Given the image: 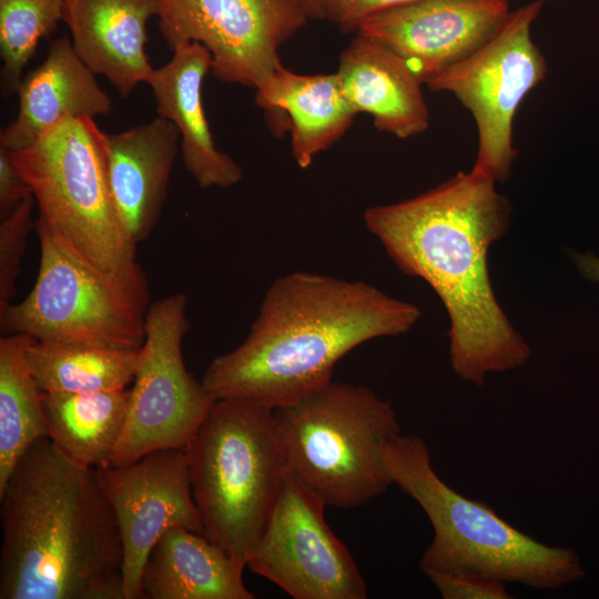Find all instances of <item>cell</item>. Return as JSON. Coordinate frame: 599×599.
<instances>
[{"mask_svg": "<svg viewBox=\"0 0 599 599\" xmlns=\"http://www.w3.org/2000/svg\"><path fill=\"white\" fill-rule=\"evenodd\" d=\"M510 215L496 181L469 171L363 216L394 263L437 293L450 321L451 366L477 386L489 373L525 365L531 354L499 305L488 272V251L507 232Z\"/></svg>", "mask_w": 599, "mask_h": 599, "instance_id": "6da1fadb", "label": "cell"}, {"mask_svg": "<svg viewBox=\"0 0 599 599\" xmlns=\"http://www.w3.org/2000/svg\"><path fill=\"white\" fill-rule=\"evenodd\" d=\"M419 318L416 305L363 281L293 272L272 283L247 337L214 358L202 383L215 399L275 409L329 383L353 348L404 334Z\"/></svg>", "mask_w": 599, "mask_h": 599, "instance_id": "7a4b0ae2", "label": "cell"}, {"mask_svg": "<svg viewBox=\"0 0 599 599\" xmlns=\"http://www.w3.org/2000/svg\"><path fill=\"white\" fill-rule=\"evenodd\" d=\"M0 502V599H124L122 538L94 468L41 437Z\"/></svg>", "mask_w": 599, "mask_h": 599, "instance_id": "3957f363", "label": "cell"}, {"mask_svg": "<svg viewBox=\"0 0 599 599\" xmlns=\"http://www.w3.org/2000/svg\"><path fill=\"white\" fill-rule=\"evenodd\" d=\"M384 458L393 484L419 504L434 529L420 560L425 575L467 573L540 590L585 577L576 550L534 539L485 502L448 486L434 470L422 437L400 434Z\"/></svg>", "mask_w": 599, "mask_h": 599, "instance_id": "277c9868", "label": "cell"}, {"mask_svg": "<svg viewBox=\"0 0 599 599\" xmlns=\"http://www.w3.org/2000/svg\"><path fill=\"white\" fill-rule=\"evenodd\" d=\"M186 454L205 536L246 565L290 474L273 409L216 399Z\"/></svg>", "mask_w": 599, "mask_h": 599, "instance_id": "5b68a950", "label": "cell"}, {"mask_svg": "<svg viewBox=\"0 0 599 599\" xmlns=\"http://www.w3.org/2000/svg\"><path fill=\"white\" fill-rule=\"evenodd\" d=\"M273 413L290 473L326 507L363 506L393 485L384 451L400 425L367 386L332 379Z\"/></svg>", "mask_w": 599, "mask_h": 599, "instance_id": "8992f818", "label": "cell"}, {"mask_svg": "<svg viewBox=\"0 0 599 599\" xmlns=\"http://www.w3.org/2000/svg\"><path fill=\"white\" fill-rule=\"evenodd\" d=\"M103 135L93 118H73L11 153L31 186L38 220L97 267L126 277L143 268L110 195Z\"/></svg>", "mask_w": 599, "mask_h": 599, "instance_id": "52a82bcc", "label": "cell"}, {"mask_svg": "<svg viewBox=\"0 0 599 599\" xmlns=\"http://www.w3.org/2000/svg\"><path fill=\"white\" fill-rule=\"evenodd\" d=\"M35 230L38 275L24 300L0 309L2 334L141 347L150 307L145 272L126 277L104 272L40 220Z\"/></svg>", "mask_w": 599, "mask_h": 599, "instance_id": "ba28073f", "label": "cell"}, {"mask_svg": "<svg viewBox=\"0 0 599 599\" xmlns=\"http://www.w3.org/2000/svg\"><path fill=\"white\" fill-rule=\"evenodd\" d=\"M545 0H532L510 11L500 29L481 47L425 84L449 92L470 111L478 133L470 172L505 181L517 158L512 123L519 104L548 73L545 55L531 38V26Z\"/></svg>", "mask_w": 599, "mask_h": 599, "instance_id": "9c48e42d", "label": "cell"}, {"mask_svg": "<svg viewBox=\"0 0 599 599\" xmlns=\"http://www.w3.org/2000/svg\"><path fill=\"white\" fill-rule=\"evenodd\" d=\"M187 297L175 293L150 305L139 365L129 388L123 434L110 466L160 449H187L216 399L186 368Z\"/></svg>", "mask_w": 599, "mask_h": 599, "instance_id": "30bf717a", "label": "cell"}, {"mask_svg": "<svg viewBox=\"0 0 599 599\" xmlns=\"http://www.w3.org/2000/svg\"><path fill=\"white\" fill-rule=\"evenodd\" d=\"M159 27L171 49L203 44L212 74L256 89L280 65L278 48L309 18L298 0H155Z\"/></svg>", "mask_w": 599, "mask_h": 599, "instance_id": "8fae6325", "label": "cell"}, {"mask_svg": "<svg viewBox=\"0 0 599 599\" xmlns=\"http://www.w3.org/2000/svg\"><path fill=\"white\" fill-rule=\"evenodd\" d=\"M325 507L290 473L246 567L294 599H365L366 582Z\"/></svg>", "mask_w": 599, "mask_h": 599, "instance_id": "7c38bea8", "label": "cell"}, {"mask_svg": "<svg viewBox=\"0 0 599 599\" xmlns=\"http://www.w3.org/2000/svg\"><path fill=\"white\" fill-rule=\"evenodd\" d=\"M94 469L122 538L124 599H140L145 561L167 529L183 527L205 535L192 494L187 454L160 449L126 465Z\"/></svg>", "mask_w": 599, "mask_h": 599, "instance_id": "4fadbf2b", "label": "cell"}, {"mask_svg": "<svg viewBox=\"0 0 599 599\" xmlns=\"http://www.w3.org/2000/svg\"><path fill=\"white\" fill-rule=\"evenodd\" d=\"M509 13V0H415L366 17L356 33L402 57L426 83L486 43Z\"/></svg>", "mask_w": 599, "mask_h": 599, "instance_id": "5bb4252c", "label": "cell"}, {"mask_svg": "<svg viewBox=\"0 0 599 599\" xmlns=\"http://www.w3.org/2000/svg\"><path fill=\"white\" fill-rule=\"evenodd\" d=\"M179 143L176 126L161 116L103 135L110 195L122 226L135 244L150 236L160 219Z\"/></svg>", "mask_w": 599, "mask_h": 599, "instance_id": "9a60e30c", "label": "cell"}, {"mask_svg": "<svg viewBox=\"0 0 599 599\" xmlns=\"http://www.w3.org/2000/svg\"><path fill=\"white\" fill-rule=\"evenodd\" d=\"M172 50L170 61L154 69L148 82L158 116L176 126L184 166L200 187H231L243 179V170L216 149L202 101V83L212 70V55L197 42Z\"/></svg>", "mask_w": 599, "mask_h": 599, "instance_id": "2e32d148", "label": "cell"}, {"mask_svg": "<svg viewBox=\"0 0 599 599\" xmlns=\"http://www.w3.org/2000/svg\"><path fill=\"white\" fill-rule=\"evenodd\" d=\"M153 16L155 0H65L63 22L83 63L126 98L154 71L145 50Z\"/></svg>", "mask_w": 599, "mask_h": 599, "instance_id": "e0dca14e", "label": "cell"}, {"mask_svg": "<svg viewBox=\"0 0 599 599\" xmlns=\"http://www.w3.org/2000/svg\"><path fill=\"white\" fill-rule=\"evenodd\" d=\"M17 93V118L0 139V145L12 152L30 146L65 120L112 111L111 99L65 35L50 43L45 59L22 79Z\"/></svg>", "mask_w": 599, "mask_h": 599, "instance_id": "ac0fdd59", "label": "cell"}, {"mask_svg": "<svg viewBox=\"0 0 599 599\" xmlns=\"http://www.w3.org/2000/svg\"><path fill=\"white\" fill-rule=\"evenodd\" d=\"M336 73L352 106L370 114L377 130L408 139L428 129L423 81L380 42L357 33L341 53Z\"/></svg>", "mask_w": 599, "mask_h": 599, "instance_id": "d6986e66", "label": "cell"}, {"mask_svg": "<svg viewBox=\"0 0 599 599\" xmlns=\"http://www.w3.org/2000/svg\"><path fill=\"white\" fill-rule=\"evenodd\" d=\"M246 565L205 535L167 529L155 542L141 578V598L253 599L243 581Z\"/></svg>", "mask_w": 599, "mask_h": 599, "instance_id": "ffe728a7", "label": "cell"}, {"mask_svg": "<svg viewBox=\"0 0 599 599\" xmlns=\"http://www.w3.org/2000/svg\"><path fill=\"white\" fill-rule=\"evenodd\" d=\"M255 102L270 116L287 115L292 153L302 169L338 141L357 114L337 73L298 74L282 64L256 88Z\"/></svg>", "mask_w": 599, "mask_h": 599, "instance_id": "44dd1931", "label": "cell"}, {"mask_svg": "<svg viewBox=\"0 0 599 599\" xmlns=\"http://www.w3.org/2000/svg\"><path fill=\"white\" fill-rule=\"evenodd\" d=\"M48 437L68 458L90 468L111 465L123 434L129 388L91 393L42 390Z\"/></svg>", "mask_w": 599, "mask_h": 599, "instance_id": "7402d4cb", "label": "cell"}, {"mask_svg": "<svg viewBox=\"0 0 599 599\" xmlns=\"http://www.w3.org/2000/svg\"><path fill=\"white\" fill-rule=\"evenodd\" d=\"M140 347L92 342H43L31 337L26 348L29 368L43 392L120 390L132 384Z\"/></svg>", "mask_w": 599, "mask_h": 599, "instance_id": "603a6c76", "label": "cell"}, {"mask_svg": "<svg viewBox=\"0 0 599 599\" xmlns=\"http://www.w3.org/2000/svg\"><path fill=\"white\" fill-rule=\"evenodd\" d=\"M31 336L0 337V489L30 446L48 436L42 389L26 358Z\"/></svg>", "mask_w": 599, "mask_h": 599, "instance_id": "cb8c5ba5", "label": "cell"}, {"mask_svg": "<svg viewBox=\"0 0 599 599\" xmlns=\"http://www.w3.org/2000/svg\"><path fill=\"white\" fill-rule=\"evenodd\" d=\"M65 0H0V51L2 87L17 93L22 71L41 38L63 21Z\"/></svg>", "mask_w": 599, "mask_h": 599, "instance_id": "d4e9b609", "label": "cell"}, {"mask_svg": "<svg viewBox=\"0 0 599 599\" xmlns=\"http://www.w3.org/2000/svg\"><path fill=\"white\" fill-rule=\"evenodd\" d=\"M35 205L31 195L0 219V309L12 303Z\"/></svg>", "mask_w": 599, "mask_h": 599, "instance_id": "484cf974", "label": "cell"}, {"mask_svg": "<svg viewBox=\"0 0 599 599\" xmlns=\"http://www.w3.org/2000/svg\"><path fill=\"white\" fill-rule=\"evenodd\" d=\"M444 599H511L504 581L467 573L426 575Z\"/></svg>", "mask_w": 599, "mask_h": 599, "instance_id": "4316f807", "label": "cell"}, {"mask_svg": "<svg viewBox=\"0 0 599 599\" xmlns=\"http://www.w3.org/2000/svg\"><path fill=\"white\" fill-rule=\"evenodd\" d=\"M410 1L415 0H327L326 20L343 32H356L366 17Z\"/></svg>", "mask_w": 599, "mask_h": 599, "instance_id": "83f0119b", "label": "cell"}, {"mask_svg": "<svg viewBox=\"0 0 599 599\" xmlns=\"http://www.w3.org/2000/svg\"><path fill=\"white\" fill-rule=\"evenodd\" d=\"M31 195V186L17 167L11 151L0 145V219Z\"/></svg>", "mask_w": 599, "mask_h": 599, "instance_id": "f1b7e54d", "label": "cell"}, {"mask_svg": "<svg viewBox=\"0 0 599 599\" xmlns=\"http://www.w3.org/2000/svg\"><path fill=\"white\" fill-rule=\"evenodd\" d=\"M572 260L580 273L591 282H599V257L587 252L585 254L573 253Z\"/></svg>", "mask_w": 599, "mask_h": 599, "instance_id": "f546056e", "label": "cell"}, {"mask_svg": "<svg viewBox=\"0 0 599 599\" xmlns=\"http://www.w3.org/2000/svg\"><path fill=\"white\" fill-rule=\"evenodd\" d=\"M307 17L312 20L326 19L327 0H298Z\"/></svg>", "mask_w": 599, "mask_h": 599, "instance_id": "4dcf8cb0", "label": "cell"}]
</instances>
